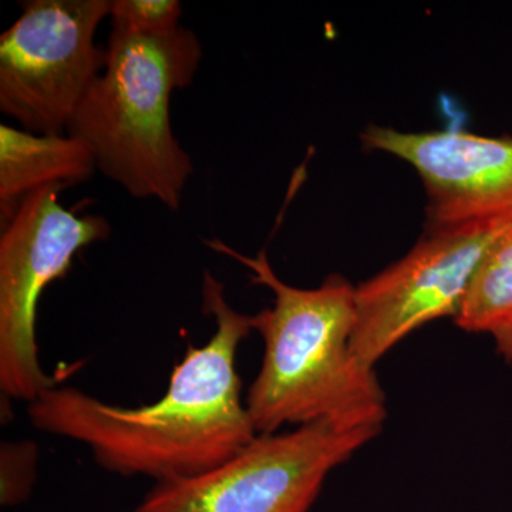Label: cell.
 <instances>
[{"instance_id": "6da1fadb", "label": "cell", "mask_w": 512, "mask_h": 512, "mask_svg": "<svg viewBox=\"0 0 512 512\" xmlns=\"http://www.w3.org/2000/svg\"><path fill=\"white\" fill-rule=\"evenodd\" d=\"M202 311L215 319V333L200 348L188 346L157 402L114 406L76 387L55 386L29 403L33 426L84 444L110 473L156 483L198 476L237 456L258 436L237 369L254 316L232 308L224 284L208 271Z\"/></svg>"}, {"instance_id": "7a4b0ae2", "label": "cell", "mask_w": 512, "mask_h": 512, "mask_svg": "<svg viewBox=\"0 0 512 512\" xmlns=\"http://www.w3.org/2000/svg\"><path fill=\"white\" fill-rule=\"evenodd\" d=\"M205 242L247 266L252 281L275 295L272 308L252 315L265 345L245 399L256 434L319 421L340 430L382 431L386 399L375 367L360 362L350 345L356 286L332 274L318 288H295L278 278L265 251L247 256L221 239Z\"/></svg>"}, {"instance_id": "3957f363", "label": "cell", "mask_w": 512, "mask_h": 512, "mask_svg": "<svg viewBox=\"0 0 512 512\" xmlns=\"http://www.w3.org/2000/svg\"><path fill=\"white\" fill-rule=\"evenodd\" d=\"M201 59L190 29L146 36L113 28L103 72L66 131L89 148L100 173L171 211L180 210L194 164L174 136L170 101L190 86Z\"/></svg>"}, {"instance_id": "277c9868", "label": "cell", "mask_w": 512, "mask_h": 512, "mask_svg": "<svg viewBox=\"0 0 512 512\" xmlns=\"http://www.w3.org/2000/svg\"><path fill=\"white\" fill-rule=\"evenodd\" d=\"M379 433L319 421L259 434L221 466L156 483L123 512H309L329 474Z\"/></svg>"}, {"instance_id": "5b68a950", "label": "cell", "mask_w": 512, "mask_h": 512, "mask_svg": "<svg viewBox=\"0 0 512 512\" xmlns=\"http://www.w3.org/2000/svg\"><path fill=\"white\" fill-rule=\"evenodd\" d=\"M57 187L28 195L0 235V389L32 403L56 386L40 365L37 306L47 286L72 269L74 256L110 237L101 215H83L59 204Z\"/></svg>"}, {"instance_id": "8992f818", "label": "cell", "mask_w": 512, "mask_h": 512, "mask_svg": "<svg viewBox=\"0 0 512 512\" xmlns=\"http://www.w3.org/2000/svg\"><path fill=\"white\" fill-rule=\"evenodd\" d=\"M110 0H30L0 36V111L35 134H63L103 72L94 45Z\"/></svg>"}, {"instance_id": "52a82bcc", "label": "cell", "mask_w": 512, "mask_h": 512, "mask_svg": "<svg viewBox=\"0 0 512 512\" xmlns=\"http://www.w3.org/2000/svg\"><path fill=\"white\" fill-rule=\"evenodd\" d=\"M511 234L512 215L426 229L409 254L357 286V359L375 367L414 330L456 318L485 258Z\"/></svg>"}, {"instance_id": "ba28073f", "label": "cell", "mask_w": 512, "mask_h": 512, "mask_svg": "<svg viewBox=\"0 0 512 512\" xmlns=\"http://www.w3.org/2000/svg\"><path fill=\"white\" fill-rule=\"evenodd\" d=\"M360 138L367 150L400 158L419 174L427 197L426 229L512 215V137L373 124Z\"/></svg>"}, {"instance_id": "9c48e42d", "label": "cell", "mask_w": 512, "mask_h": 512, "mask_svg": "<svg viewBox=\"0 0 512 512\" xmlns=\"http://www.w3.org/2000/svg\"><path fill=\"white\" fill-rule=\"evenodd\" d=\"M82 141L69 134H35L0 126V220H12L28 195L46 187L82 184L96 171Z\"/></svg>"}, {"instance_id": "30bf717a", "label": "cell", "mask_w": 512, "mask_h": 512, "mask_svg": "<svg viewBox=\"0 0 512 512\" xmlns=\"http://www.w3.org/2000/svg\"><path fill=\"white\" fill-rule=\"evenodd\" d=\"M467 332H490L512 325V234L488 254L456 318Z\"/></svg>"}, {"instance_id": "8fae6325", "label": "cell", "mask_w": 512, "mask_h": 512, "mask_svg": "<svg viewBox=\"0 0 512 512\" xmlns=\"http://www.w3.org/2000/svg\"><path fill=\"white\" fill-rule=\"evenodd\" d=\"M178 0H110L114 29L146 36H165L180 28Z\"/></svg>"}, {"instance_id": "7c38bea8", "label": "cell", "mask_w": 512, "mask_h": 512, "mask_svg": "<svg viewBox=\"0 0 512 512\" xmlns=\"http://www.w3.org/2000/svg\"><path fill=\"white\" fill-rule=\"evenodd\" d=\"M39 450L32 441H5L0 450V501L6 507L28 500Z\"/></svg>"}, {"instance_id": "4fadbf2b", "label": "cell", "mask_w": 512, "mask_h": 512, "mask_svg": "<svg viewBox=\"0 0 512 512\" xmlns=\"http://www.w3.org/2000/svg\"><path fill=\"white\" fill-rule=\"evenodd\" d=\"M498 349L505 357L512 359V325L507 328L495 330L493 333Z\"/></svg>"}]
</instances>
